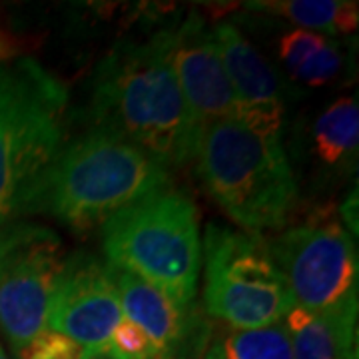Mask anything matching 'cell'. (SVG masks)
Returning a JSON list of instances; mask_svg holds the SVG:
<instances>
[{
	"mask_svg": "<svg viewBox=\"0 0 359 359\" xmlns=\"http://www.w3.org/2000/svg\"><path fill=\"white\" fill-rule=\"evenodd\" d=\"M88 124L168 170L192 162L202 128L180 90L166 30L146 40H122L100 60L90 90Z\"/></svg>",
	"mask_w": 359,
	"mask_h": 359,
	"instance_id": "1",
	"label": "cell"
},
{
	"mask_svg": "<svg viewBox=\"0 0 359 359\" xmlns=\"http://www.w3.org/2000/svg\"><path fill=\"white\" fill-rule=\"evenodd\" d=\"M170 170L98 130L68 142L26 196L20 216L46 214L74 230L102 228L118 212L170 188Z\"/></svg>",
	"mask_w": 359,
	"mask_h": 359,
	"instance_id": "2",
	"label": "cell"
},
{
	"mask_svg": "<svg viewBox=\"0 0 359 359\" xmlns=\"http://www.w3.org/2000/svg\"><path fill=\"white\" fill-rule=\"evenodd\" d=\"M194 160L205 192L248 233L285 226L297 186L282 138L257 136L238 120H218L202 130Z\"/></svg>",
	"mask_w": 359,
	"mask_h": 359,
	"instance_id": "3",
	"label": "cell"
},
{
	"mask_svg": "<svg viewBox=\"0 0 359 359\" xmlns=\"http://www.w3.org/2000/svg\"><path fill=\"white\" fill-rule=\"evenodd\" d=\"M68 90L34 58L0 66V230L66 144Z\"/></svg>",
	"mask_w": 359,
	"mask_h": 359,
	"instance_id": "4",
	"label": "cell"
},
{
	"mask_svg": "<svg viewBox=\"0 0 359 359\" xmlns=\"http://www.w3.org/2000/svg\"><path fill=\"white\" fill-rule=\"evenodd\" d=\"M106 264L124 269L184 308H192L202 266L198 210L168 188L102 224Z\"/></svg>",
	"mask_w": 359,
	"mask_h": 359,
	"instance_id": "5",
	"label": "cell"
},
{
	"mask_svg": "<svg viewBox=\"0 0 359 359\" xmlns=\"http://www.w3.org/2000/svg\"><path fill=\"white\" fill-rule=\"evenodd\" d=\"M204 308L231 330L280 323L294 308L268 244L254 233L210 224L204 238Z\"/></svg>",
	"mask_w": 359,
	"mask_h": 359,
	"instance_id": "6",
	"label": "cell"
},
{
	"mask_svg": "<svg viewBox=\"0 0 359 359\" xmlns=\"http://www.w3.org/2000/svg\"><path fill=\"white\" fill-rule=\"evenodd\" d=\"M268 248L295 308L327 311L358 306V250L337 219L313 218L292 226Z\"/></svg>",
	"mask_w": 359,
	"mask_h": 359,
	"instance_id": "7",
	"label": "cell"
},
{
	"mask_svg": "<svg viewBox=\"0 0 359 359\" xmlns=\"http://www.w3.org/2000/svg\"><path fill=\"white\" fill-rule=\"evenodd\" d=\"M65 259L62 240L46 226L13 222L0 230V332L14 351L46 330Z\"/></svg>",
	"mask_w": 359,
	"mask_h": 359,
	"instance_id": "8",
	"label": "cell"
},
{
	"mask_svg": "<svg viewBox=\"0 0 359 359\" xmlns=\"http://www.w3.org/2000/svg\"><path fill=\"white\" fill-rule=\"evenodd\" d=\"M122 308L106 262L88 252H76L65 259L48 308V330L74 339L84 349L106 347Z\"/></svg>",
	"mask_w": 359,
	"mask_h": 359,
	"instance_id": "9",
	"label": "cell"
},
{
	"mask_svg": "<svg viewBox=\"0 0 359 359\" xmlns=\"http://www.w3.org/2000/svg\"><path fill=\"white\" fill-rule=\"evenodd\" d=\"M166 36L180 90L200 128L218 120H233L236 98L214 32L204 18L190 13L180 25L166 28Z\"/></svg>",
	"mask_w": 359,
	"mask_h": 359,
	"instance_id": "10",
	"label": "cell"
},
{
	"mask_svg": "<svg viewBox=\"0 0 359 359\" xmlns=\"http://www.w3.org/2000/svg\"><path fill=\"white\" fill-rule=\"evenodd\" d=\"M236 98V118L264 138H282L283 88L276 70L230 22L212 28Z\"/></svg>",
	"mask_w": 359,
	"mask_h": 359,
	"instance_id": "11",
	"label": "cell"
},
{
	"mask_svg": "<svg viewBox=\"0 0 359 359\" xmlns=\"http://www.w3.org/2000/svg\"><path fill=\"white\" fill-rule=\"evenodd\" d=\"M106 266L118 292L122 316L150 335V339L160 349V359L182 346L205 320L202 313L194 309V306H180L152 283L144 282L110 264Z\"/></svg>",
	"mask_w": 359,
	"mask_h": 359,
	"instance_id": "12",
	"label": "cell"
},
{
	"mask_svg": "<svg viewBox=\"0 0 359 359\" xmlns=\"http://www.w3.org/2000/svg\"><path fill=\"white\" fill-rule=\"evenodd\" d=\"M283 323L294 359H358V306L327 311L294 306Z\"/></svg>",
	"mask_w": 359,
	"mask_h": 359,
	"instance_id": "13",
	"label": "cell"
},
{
	"mask_svg": "<svg viewBox=\"0 0 359 359\" xmlns=\"http://www.w3.org/2000/svg\"><path fill=\"white\" fill-rule=\"evenodd\" d=\"M313 154L325 166H347L358 156L359 106L355 98H337L316 120Z\"/></svg>",
	"mask_w": 359,
	"mask_h": 359,
	"instance_id": "14",
	"label": "cell"
},
{
	"mask_svg": "<svg viewBox=\"0 0 359 359\" xmlns=\"http://www.w3.org/2000/svg\"><path fill=\"white\" fill-rule=\"evenodd\" d=\"M254 11L278 14L304 30L325 34H349L358 28V2L347 0H283V2H256Z\"/></svg>",
	"mask_w": 359,
	"mask_h": 359,
	"instance_id": "15",
	"label": "cell"
},
{
	"mask_svg": "<svg viewBox=\"0 0 359 359\" xmlns=\"http://www.w3.org/2000/svg\"><path fill=\"white\" fill-rule=\"evenodd\" d=\"M205 359H294L285 323L256 330H230L212 337Z\"/></svg>",
	"mask_w": 359,
	"mask_h": 359,
	"instance_id": "16",
	"label": "cell"
},
{
	"mask_svg": "<svg viewBox=\"0 0 359 359\" xmlns=\"http://www.w3.org/2000/svg\"><path fill=\"white\" fill-rule=\"evenodd\" d=\"M106 349L114 359H160V349L150 335L126 318L116 325Z\"/></svg>",
	"mask_w": 359,
	"mask_h": 359,
	"instance_id": "17",
	"label": "cell"
},
{
	"mask_svg": "<svg viewBox=\"0 0 359 359\" xmlns=\"http://www.w3.org/2000/svg\"><path fill=\"white\" fill-rule=\"evenodd\" d=\"M16 353L18 359H84L86 349L65 334L44 330Z\"/></svg>",
	"mask_w": 359,
	"mask_h": 359,
	"instance_id": "18",
	"label": "cell"
},
{
	"mask_svg": "<svg viewBox=\"0 0 359 359\" xmlns=\"http://www.w3.org/2000/svg\"><path fill=\"white\" fill-rule=\"evenodd\" d=\"M327 40H330L327 36L318 34V32L295 28L280 40V60L294 76L313 54H318L325 46Z\"/></svg>",
	"mask_w": 359,
	"mask_h": 359,
	"instance_id": "19",
	"label": "cell"
},
{
	"mask_svg": "<svg viewBox=\"0 0 359 359\" xmlns=\"http://www.w3.org/2000/svg\"><path fill=\"white\" fill-rule=\"evenodd\" d=\"M339 68H341V52L335 46V42L327 40L325 46L295 72L294 78L308 86H321L334 80Z\"/></svg>",
	"mask_w": 359,
	"mask_h": 359,
	"instance_id": "20",
	"label": "cell"
},
{
	"mask_svg": "<svg viewBox=\"0 0 359 359\" xmlns=\"http://www.w3.org/2000/svg\"><path fill=\"white\" fill-rule=\"evenodd\" d=\"M210 339H212V327L204 320L182 346L176 347L172 353H168L162 359H205V349H208Z\"/></svg>",
	"mask_w": 359,
	"mask_h": 359,
	"instance_id": "21",
	"label": "cell"
},
{
	"mask_svg": "<svg viewBox=\"0 0 359 359\" xmlns=\"http://www.w3.org/2000/svg\"><path fill=\"white\" fill-rule=\"evenodd\" d=\"M84 359H114L106 347H98V349H86V355Z\"/></svg>",
	"mask_w": 359,
	"mask_h": 359,
	"instance_id": "22",
	"label": "cell"
},
{
	"mask_svg": "<svg viewBox=\"0 0 359 359\" xmlns=\"http://www.w3.org/2000/svg\"><path fill=\"white\" fill-rule=\"evenodd\" d=\"M0 359H8V355H6V351L2 349V346H0Z\"/></svg>",
	"mask_w": 359,
	"mask_h": 359,
	"instance_id": "23",
	"label": "cell"
},
{
	"mask_svg": "<svg viewBox=\"0 0 359 359\" xmlns=\"http://www.w3.org/2000/svg\"><path fill=\"white\" fill-rule=\"evenodd\" d=\"M0 44H2V40H0Z\"/></svg>",
	"mask_w": 359,
	"mask_h": 359,
	"instance_id": "24",
	"label": "cell"
}]
</instances>
